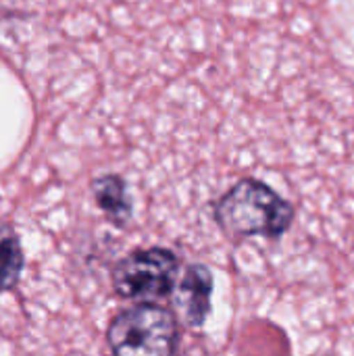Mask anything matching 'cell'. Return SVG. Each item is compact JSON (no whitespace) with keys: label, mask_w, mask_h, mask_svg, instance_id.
Listing matches in <instances>:
<instances>
[{"label":"cell","mask_w":354,"mask_h":356,"mask_svg":"<svg viewBox=\"0 0 354 356\" xmlns=\"http://www.w3.org/2000/svg\"><path fill=\"white\" fill-rule=\"evenodd\" d=\"M296 209L269 184L242 177L213 202V219L232 242L246 238H282L294 223Z\"/></svg>","instance_id":"obj_1"},{"label":"cell","mask_w":354,"mask_h":356,"mask_svg":"<svg viewBox=\"0 0 354 356\" xmlns=\"http://www.w3.org/2000/svg\"><path fill=\"white\" fill-rule=\"evenodd\" d=\"M104 338L111 356H177V315L156 302H136L108 321Z\"/></svg>","instance_id":"obj_2"},{"label":"cell","mask_w":354,"mask_h":356,"mask_svg":"<svg viewBox=\"0 0 354 356\" xmlns=\"http://www.w3.org/2000/svg\"><path fill=\"white\" fill-rule=\"evenodd\" d=\"M179 269L182 261L171 248H136L115 263L111 271V286L123 300H165L175 290Z\"/></svg>","instance_id":"obj_3"},{"label":"cell","mask_w":354,"mask_h":356,"mask_svg":"<svg viewBox=\"0 0 354 356\" xmlns=\"http://www.w3.org/2000/svg\"><path fill=\"white\" fill-rule=\"evenodd\" d=\"M215 290L213 271L202 263H192L186 267L179 282V305L184 309L186 323L194 330L202 327L211 315V298Z\"/></svg>","instance_id":"obj_4"},{"label":"cell","mask_w":354,"mask_h":356,"mask_svg":"<svg viewBox=\"0 0 354 356\" xmlns=\"http://www.w3.org/2000/svg\"><path fill=\"white\" fill-rule=\"evenodd\" d=\"M92 196L106 221L125 229L134 217V202L127 192V181L117 173H104L92 179Z\"/></svg>","instance_id":"obj_5"},{"label":"cell","mask_w":354,"mask_h":356,"mask_svg":"<svg viewBox=\"0 0 354 356\" xmlns=\"http://www.w3.org/2000/svg\"><path fill=\"white\" fill-rule=\"evenodd\" d=\"M25 254L13 223L0 219V294L10 292L23 273Z\"/></svg>","instance_id":"obj_6"}]
</instances>
